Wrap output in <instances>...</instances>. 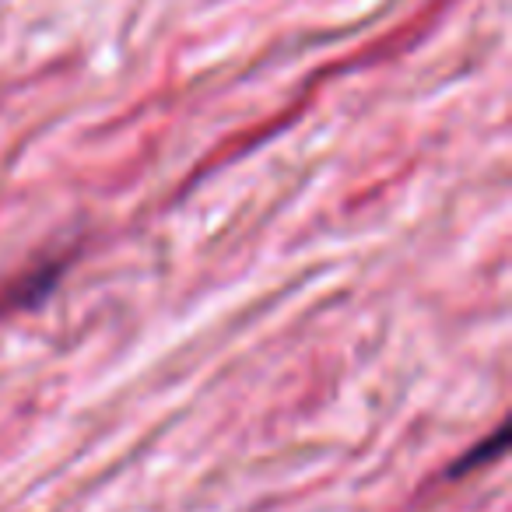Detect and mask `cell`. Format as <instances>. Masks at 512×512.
Here are the masks:
<instances>
[{"label":"cell","mask_w":512,"mask_h":512,"mask_svg":"<svg viewBox=\"0 0 512 512\" xmlns=\"http://www.w3.org/2000/svg\"><path fill=\"white\" fill-rule=\"evenodd\" d=\"M505 439H509V435H505V428H498V432L491 435L488 442H477V449H470V453L463 456V463H456V467L449 470V474H453V477H463L467 470H474V467H481V463H488L491 456H498V453L505 449Z\"/></svg>","instance_id":"1"}]
</instances>
